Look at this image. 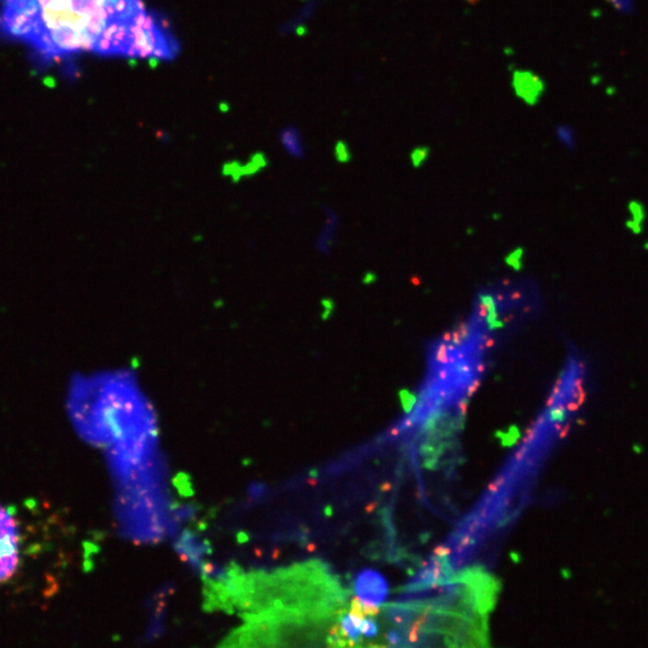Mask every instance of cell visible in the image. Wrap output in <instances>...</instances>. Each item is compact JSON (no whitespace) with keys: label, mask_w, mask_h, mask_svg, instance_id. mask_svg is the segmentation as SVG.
<instances>
[{"label":"cell","mask_w":648,"mask_h":648,"mask_svg":"<svg viewBox=\"0 0 648 648\" xmlns=\"http://www.w3.org/2000/svg\"><path fill=\"white\" fill-rule=\"evenodd\" d=\"M19 562V527L14 516L0 507V584L15 574Z\"/></svg>","instance_id":"cell-1"},{"label":"cell","mask_w":648,"mask_h":648,"mask_svg":"<svg viewBox=\"0 0 648 648\" xmlns=\"http://www.w3.org/2000/svg\"><path fill=\"white\" fill-rule=\"evenodd\" d=\"M513 88L520 99L533 106L544 94L545 83L532 71L516 70L513 75Z\"/></svg>","instance_id":"cell-2"},{"label":"cell","mask_w":648,"mask_h":648,"mask_svg":"<svg viewBox=\"0 0 648 648\" xmlns=\"http://www.w3.org/2000/svg\"><path fill=\"white\" fill-rule=\"evenodd\" d=\"M339 232V216L338 212L334 209L326 207L323 210V222L319 230L317 240H316V249L319 254L323 256L328 254L333 251L334 245L336 242Z\"/></svg>","instance_id":"cell-3"},{"label":"cell","mask_w":648,"mask_h":648,"mask_svg":"<svg viewBox=\"0 0 648 648\" xmlns=\"http://www.w3.org/2000/svg\"><path fill=\"white\" fill-rule=\"evenodd\" d=\"M175 549L182 557L191 562L196 567H201L202 558L209 552L208 544L198 538L194 532H182V537L175 542Z\"/></svg>","instance_id":"cell-4"},{"label":"cell","mask_w":648,"mask_h":648,"mask_svg":"<svg viewBox=\"0 0 648 648\" xmlns=\"http://www.w3.org/2000/svg\"><path fill=\"white\" fill-rule=\"evenodd\" d=\"M382 579L376 576L374 572H365L356 580V593L363 600V604L370 607V604L382 599L383 586Z\"/></svg>","instance_id":"cell-5"},{"label":"cell","mask_w":648,"mask_h":648,"mask_svg":"<svg viewBox=\"0 0 648 648\" xmlns=\"http://www.w3.org/2000/svg\"><path fill=\"white\" fill-rule=\"evenodd\" d=\"M281 147L288 156L293 159H303L305 156V145H304L303 136L299 130L294 126H288L282 130L280 133Z\"/></svg>","instance_id":"cell-6"},{"label":"cell","mask_w":648,"mask_h":648,"mask_svg":"<svg viewBox=\"0 0 648 648\" xmlns=\"http://www.w3.org/2000/svg\"><path fill=\"white\" fill-rule=\"evenodd\" d=\"M556 136L560 143L563 144L567 149H575L576 138L575 133L570 126H558L556 130Z\"/></svg>","instance_id":"cell-7"}]
</instances>
